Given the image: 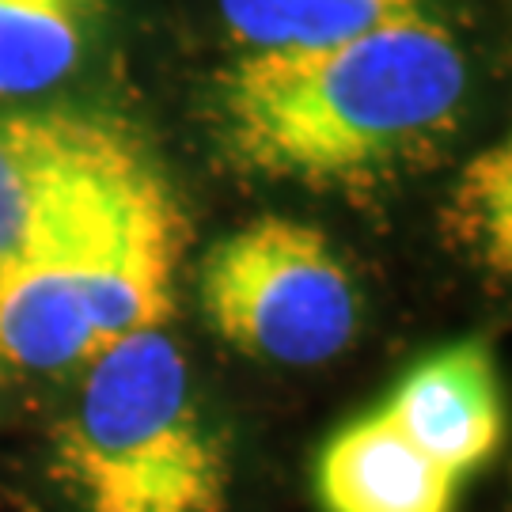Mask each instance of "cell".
Wrapping results in <instances>:
<instances>
[{
  "mask_svg": "<svg viewBox=\"0 0 512 512\" xmlns=\"http://www.w3.org/2000/svg\"><path fill=\"white\" fill-rule=\"evenodd\" d=\"M190 217L126 114L0 103V440L57 410L122 334L179 304Z\"/></svg>",
  "mask_w": 512,
  "mask_h": 512,
  "instance_id": "obj_1",
  "label": "cell"
},
{
  "mask_svg": "<svg viewBox=\"0 0 512 512\" xmlns=\"http://www.w3.org/2000/svg\"><path fill=\"white\" fill-rule=\"evenodd\" d=\"M467 88L463 42L414 8L323 46L239 50L209 84L205 122L251 179L349 186L433 152Z\"/></svg>",
  "mask_w": 512,
  "mask_h": 512,
  "instance_id": "obj_2",
  "label": "cell"
},
{
  "mask_svg": "<svg viewBox=\"0 0 512 512\" xmlns=\"http://www.w3.org/2000/svg\"><path fill=\"white\" fill-rule=\"evenodd\" d=\"M50 478L73 512H232V459L179 342H110L50 414Z\"/></svg>",
  "mask_w": 512,
  "mask_h": 512,
  "instance_id": "obj_3",
  "label": "cell"
},
{
  "mask_svg": "<svg viewBox=\"0 0 512 512\" xmlns=\"http://www.w3.org/2000/svg\"><path fill=\"white\" fill-rule=\"evenodd\" d=\"M198 304L220 342L289 368L334 361L361 323L346 258L293 217H258L217 239L198 266Z\"/></svg>",
  "mask_w": 512,
  "mask_h": 512,
  "instance_id": "obj_4",
  "label": "cell"
},
{
  "mask_svg": "<svg viewBox=\"0 0 512 512\" xmlns=\"http://www.w3.org/2000/svg\"><path fill=\"white\" fill-rule=\"evenodd\" d=\"M467 478L384 403L353 418L315 459L323 512H456Z\"/></svg>",
  "mask_w": 512,
  "mask_h": 512,
  "instance_id": "obj_5",
  "label": "cell"
},
{
  "mask_svg": "<svg viewBox=\"0 0 512 512\" xmlns=\"http://www.w3.org/2000/svg\"><path fill=\"white\" fill-rule=\"evenodd\" d=\"M384 406L467 482L497 456L505 437L494 349L482 338H463L421 357L387 391Z\"/></svg>",
  "mask_w": 512,
  "mask_h": 512,
  "instance_id": "obj_6",
  "label": "cell"
},
{
  "mask_svg": "<svg viewBox=\"0 0 512 512\" xmlns=\"http://www.w3.org/2000/svg\"><path fill=\"white\" fill-rule=\"evenodd\" d=\"M107 0H0V103H38L99 46Z\"/></svg>",
  "mask_w": 512,
  "mask_h": 512,
  "instance_id": "obj_7",
  "label": "cell"
},
{
  "mask_svg": "<svg viewBox=\"0 0 512 512\" xmlns=\"http://www.w3.org/2000/svg\"><path fill=\"white\" fill-rule=\"evenodd\" d=\"M421 0H217L239 50H296L361 35Z\"/></svg>",
  "mask_w": 512,
  "mask_h": 512,
  "instance_id": "obj_8",
  "label": "cell"
},
{
  "mask_svg": "<svg viewBox=\"0 0 512 512\" xmlns=\"http://www.w3.org/2000/svg\"><path fill=\"white\" fill-rule=\"evenodd\" d=\"M512 152L494 145L478 152L459 171L452 202H448V232L475 258L497 285L509 281L512 266Z\"/></svg>",
  "mask_w": 512,
  "mask_h": 512,
  "instance_id": "obj_9",
  "label": "cell"
}]
</instances>
